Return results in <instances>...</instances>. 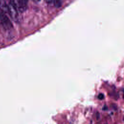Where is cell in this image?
Segmentation results:
<instances>
[{"mask_svg":"<svg viewBox=\"0 0 124 124\" xmlns=\"http://www.w3.org/2000/svg\"><path fill=\"white\" fill-rule=\"evenodd\" d=\"M46 2L48 4L55 6H60L61 5V2L60 1H47Z\"/></svg>","mask_w":124,"mask_h":124,"instance_id":"277c9868","label":"cell"},{"mask_svg":"<svg viewBox=\"0 0 124 124\" xmlns=\"http://www.w3.org/2000/svg\"><path fill=\"white\" fill-rule=\"evenodd\" d=\"M98 98L100 100H102L104 98V95L103 93H99L98 95Z\"/></svg>","mask_w":124,"mask_h":124,"instance_id":"5b68a950","label":"cell"},{"mask_svg":"<svg viewBox=\"0 0 124 124\" xmlns=\"http://www.w3.org/2000/svg\"><path fill=\"white\" fill-rule=\"evenodd\" d=\"M0 21L3 27L7 29H9L12 27V24L6 15L1 12L0 13Z\"/></svg>","mask_w":124,"mask_h":124,"instance_id":"3957f363","label":"cell"},{"mask_svg":"<svg viewBox=\"0 0 124 124\" xmlns=\"http://www.w3.org/2000/svg\"><path fill=\"white\" fill-rule=\"evenodd\" d=\"M102 109H103V110H106L108 109V107H107V106L105 105V106H104L103 107Z\"/></svg>","mask_w":124,"mask_h":124,"instance_id":"8992f818","label":"cell"},{"mask_svg":"<svg viewBox=\"0 0 124 124\" xmlns=\"http://www.w3.org/2000/svg\"></svg>","mask_w":124,"mask_h":124,"instance_id":"ba28073f","label":"cell"},{"mask_svg":"<svg viewBox=\"0 0 124 124\" xmlns=\"http://www.w3.org/2000/svg\"><path fill=\"white\" fill-rule=\"evenodd\" d=\"M0 9L3 13L8 14L15 21L18 20V12L10 1L0 0Z\"/></svg>","mask_w":124,"mask_h":124,"instance_id":"6da1fadb","label":"cell"},{"mask_svg":"<svg viewBox=\"0 0 124 124\" xmlns=\"http://www.w3.org/2000/svg\"><path fill=\"white\" fill-rule=\"evenodd\" d=\"M18 12H24L28 7V1L22 0H10Z\"/></svg>","mask_w":124,"mask_h":124,"instance_id":"7a4b0ae2","label":"cell"},{"mask_svg":"<svg viewBox=\"0 0 124 124\" xmlns=\"http://www.w3.org/2000/svg\"><path fill=\"white\" fill-rule=\"evenodd\" d=\"M123 98H124V95H123Z\"/></svg>","mask_w":124,"mask_h":124,"instance_id":"52a82bcc","label":"cell"}]
</instances>
